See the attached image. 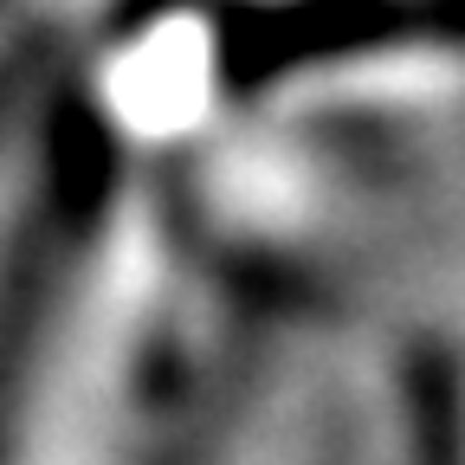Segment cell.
Segmentation results:
<instances>
[{
    "instance_id": "obj_1",
    "label": "cell",
    "mask_w": 465,
    "mask_h": 465,
    "mask_svg": "<svg viewBox=\"0 0 465 465\" xmlns=\"http://www.w3.org/2000/svg\"><path fill=\"white\" fill-rule=\"evenodd\" d=\"M259 342L155 174L45 91L0 252V465H220Z\"/></svg>"
}]
</instances>
